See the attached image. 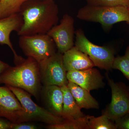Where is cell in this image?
<instances>
[{"instance_id":"18","label":"cell","mask_w":129,"mask_h":129,"mask_svg":"<svg viewBox=\"0 0 129 129\" xmlns=\"http://www.w3.org/2000/svg\"><path fill=\"white\" fill-rule=\"evenodd\" d=\"M27 0H0V19L20 12L21 6Z\"/></svg>"},{"instance_id":"23","label":"cell","mask_w":129,"mask_h":129,"mask_svg":"<svg viewBox=\"0 0 129 129\" xmlns=\"http://www.w3.org/2000/svg\"><path fill=\"white\" fill-rule=\"evenodd\" d=\"M37 127L36 125L32 124L24 123H13L12 124L11 129H36Z\"/></svg>"},{"instance_id":"19","label":"cell","mask_w":129,"mask_h":129,"mask_svg":"<svg viewBox=\"0 0 129 129\" xmlns=\"http://www.w3.org/2000/svg\"><path fill=\"white\" fill-rule=\"evenodd\" d=\"M88 125L89 129H117L115 123L104 114L97 117L90 115Z\"/></svg>"},{"instance_id":"27","label":"cell","mask_w":129,"mask_h":129,"mask_svg":"<svg viewBox=\"0 0 129 129\" xmlns=\"http://www.w3.org/2000/svg\"><path fill=\"white\" fill-rule=\"evenodd\" d=\"M128 9H129V7H128Z\"/></svg>"},{"instance_id":"21","label":"cell","mask_w":129,"mask_h":129,"mask_svg":"<svg viewBox=\"0 0 129 129\" xmlns=\"http://www.w3.org/2000/svg\"><path fill=\"white\" fill-rule=\"evenodd\" d=\"M87 5L107 6L128 7L129 0H86Z\"/></svg>"},{"instance_id":"24","label":"cell","mask_w":129,"mask_h":129,"mask_svg":"<svg viewBox=\"0 0 129 129\" xmlns=\"http://www.w3.org/2000/svg\"><path fill=\"white\" fill-rule=\"evenodd\" d=\"M12 123L5 118L0 117V129H11Z\"/></svg>"},{"instance_id":"22","label":"cell","mask_w":129,"mask_h":129,"mask_svg":"<svg viewBox=\"0 0 129 129\" xmlns=\"http://www.w3.org/2000/svg\"><path fill=\"white\" fill-rule=\"evenodd\" d=\"M117 129H129V113L114 121Z\"/></svg>"},{"instance_id":"11","label":"cell","mask_w":129,"mask_h":129,"mask_svg":"<svg viewBox=\"0 0 129 129\" xmlns=\"http://www.w3.org/2000/svg\"><path fill=\"white\" fill-rule=\"evenodd\" d=\"M69 82L76 84L88 91L104 88V76L98 70L92 68L83 70L67 72Z\"/></svg>"},{"instance_id":"26","label":"cell","mask_w":129,"mask_h":129,"mask_svg":"<svg viewBox=\"0 0 129 129\" xmlns=\"http://www.w3.org/2000/svg\"><path fill=\"white\" fill-rule=\"evenodd\" d=\"M124 55L129 60V46L127 47V48H126Z\"/></svg>"},{"instance_id":"4","label":"cell","mask_w":129,"mask_h":129,"mask_svg":"<svg viewBox=\"0 0 129 129\" xmlns=\"http://www.w3.org/2000/svg\"><path fill=\"white\" fill-rule=\"evenodd\" d=\"M76 41L75 46L88 55L96 67L109 71L112 69L115 58L114 50L108 47L97 45L89 40L83 30L79 29L75 32Z\"/></svg>"},{"instance_id":"15","label":"cell","mask_w":129,"mask_h":129,"mask_svg":"<svg viewBox=\"0 0 129 129\" xmlns=\"http://www.w3.org/2000/svg\"><path fill=\"white\" fill-rule=\"evenodd\" d=\"M63 93V103L62 117L70 120L84 117L85 115L74 98L68 85L61 87Z\"/></svg>"},{"instance_id":"1","label":"cell","mask_w":129,"mask_h":129,"mask_svg":"<svg viewBox=\"0 0 129 129\" xmlns=\"http://www.w3.org/2000/svg\"><path fill=\"white\" fill-rule=\"evenodd\" d=\"M23 24L19 36L47 34L59 20V9L54 0H27L21 6Z\"/></svg>"},{"instance_id":"2","label":"cell","mask_w":129,"mask_h":129,"mask_svg":"<svg viewBox=\"0 0 129 129\" xmlns=\"http://www.w3.org/2000/svg\"><path fill=\"white\" fill-rule=\"evenodd\" d=\"M0 75V84L22 89L37 98L41 90L39 63L32 58H24Z\"/></svg>"},{"instance_id":"17","label":"cell","mask_w":129,"mask_h":129,"mask_svg":"<svg viewBox=\"0 0 129 129\" xmlns=\"http://www.w3.org/2000/svg\"><path fill=\"white\" fill-rule=\"evenodd\" d=\"M90 115H85L81 117L64 120L62 123L57 124L48 125V129H89L88 125Z\"/></svg>"},{"instance_id":"8","label":"cell","mask_w":129,"mask_h":129,"mask_svg":"<svg viewBox=\"0 0 129 129\" xmlns=\"http://www.w3.org/2000/svg\"><path fill=\"white\" fill-rule=\"evenodd\" d=\"M0 117L13 123L31 121L17 97L6 85L0 86Z\"/></svg>"},{"instance_id":"10","label":"cell","mask_w":129,"mask_h":129,"mask_svg":"<svg viewBox=\"0 0 129 129\" xmlns=\"http://www.w3.org/2000/svg\"><path fill=\"white\" fill-rule=\"evenodd\" d=\"M74 22L72 16L64 14L60 23L53 26L47 34L55 42L57 51L63 54L74 46Z\"/></svg>"},{"instance_id":"12","label":"cell","mask_w":129,"mask_h":129,"mask_svg":"<svg viewBox=\"0 0 129 129\" xmlns=\"http://www.w3.org/2000/svg\"><path fill=\"white\" fill-rule=\"evenodd\" d=\"M23 24L22 16L20 12L0 19V44L9 47L14 54V62L20 60L22 57L19 56L14 50L10 39L13 31L17 32Z\"/></svg>"},{"instance_id":"7","label":"cell","mask_w":129,"mask_h":129,"mask_svg":"<svg viewBox=\"0 0 129 129\" xmlns=\"http://www.w3.org/2000/svg\"><path fill=\"white\" fill-rule=\"evenodd\" d=\"M39 63L40 76L43 86L68 85L67 71L63 62V54L57 51Z\"/></svg>"},{"instance_id":"25","label":"cell","mask_w":129,"mask_h":129,"mask_svg":"<svg viewBox=\"0 0 129 129\" xmlns=\"http://www.w3.org/2000/svg\"><path fill=\"white\" fill-rule=\"evenodd\" d=\"M9 67V64L0 60V75Z\"/></svg>"},{"instance_id":"9","label":"cell","mask_w":129,"mask_h":129,"mask_svg":"<svg viewBox=\"0 0 129 129\" xmlns=\"http://www.w3.org/2000/svg\"><path fill=\"white\" fill-rule=\"evenodd\" d=\"M7 86L14 93L27 112L30 121L43 122L48 125L57 124L63 122L64 119L61 117L54 115L35 103L31 99V95L27 91L19 88Z\"/></svg>"},{"instance_id":"14","label":"cell","mask_w":129,"mask_h":129,"mask_svg":"<svg viewBox=\"0 0 129 129\" xmlns=\"http://www.w3.org/2000/svg\"><path fill=\"white\" fill-rule=\"evenodd\" d=\"M43 96L48 111L58 117L62 114L63 93L61 87L52 85L43 86Z\"/></svg>"},{"instance_id":"5","label":"cell","mask_w":129,"mask_h":129,"mask_svg":"<svg viewBox=\"0 0 129 129\" xmlns=\"http://www.w3.org/2000/svg\"><path fill=\"white\" fill-rule=\"evenodd\" d=\"M18 43L24 55L39 63L57 51L55 42L47 34L19 36Z\"/></svg>"},{"instance_id":"6","label":"cell","mask_w":129,"mask_h":129,"mask_svg":"<svg viewBox=\"0 0 129 129\" xmlns=\"http://www.w3.org/2000/svg\"><path fill=\"white\" fill-rule=\"evenodd\" d=\"M105 76L112 92L111 103L102 111V114L106 115L114 122L123 115L129 113V86L122 82H115L107 73Z\"/></svg>"},{"instance_id":"16","label":"cell","mask_w":129,"mask_h":129,"mask_svg":"<svg viewBox=\"0 0 129 129\" xmlns=\"http://www.w3.org/2000/svg\"><path fill=\"white\" fill-rule=\"evenodd\" d=\"M68 86L81 109L99 108L98 102L91 95L89 91L72 82H69Z\"/></svg>"},{"instance_id":"3","label":"cell","mask_w":129,"mask_h":129,"mask_svg":"<svg viewBox=\"0 0 129 129\" xmlns=\"http://www.w3.org/2000/svg\"><path fill=\"white\" fill-rule=\"evenodd\" d=\"M76 17L83 21L99 23L106 29L120 22L129 24V9L125 7L87 5L79 9Z\"/></svg>"},{"instance_id":"20","label":"cell","mask_w":129,"mask_h":129,"mask_svg":"<svg viewBox=\"0 0 129 129\" xmlns=\"http://www.w3.org/2000/svg\"><path fill=\"white\" fill-rule=\"evenodd\" d=\"M112 69L119 70L129 81V60L125 56L115 57L113 63Z\"/></svg>"},{"instance_id":"13","label":"cell","mask_w":129,"mask_h":129,"mask_svg":"<svg viewBox=\"0 0 129 129\" xmlns=\"http://www.w3.org/2000/svg\"><path fill=\"white\" fill-rule=\"evenodd\" d=\"M64 67L67 72L83 70L95 67L88 55L74 46L63 54Z\"/></svg>"}]
</instances>
